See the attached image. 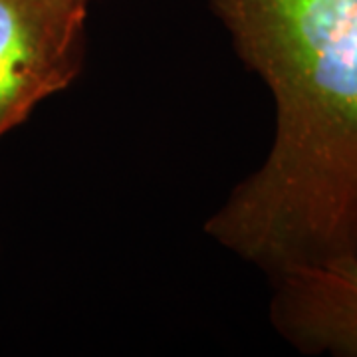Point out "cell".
I'll return each instance as SVG.
<instances>
[{
    "mask_svg": "<svg viewBox=\"0 0 357 357\" xmlns=\"http://www.w3.org/2000/svg\"><path fill=\"white\" fill-rule=\"evenodd\" d=\"M274 103L264 161L206 234L274 278L357 258V0H206Z\"/></svg>",
    "mask_w": 357,
    "mask_h": 357,
    "instance_id": "cell-1",
    "label": "cell"
},
{
    "mask_svg": "<svg viewBox=\"0 0 357 357\" xmlns=\"http://www.w3.org/2000/svg\"><path fill=\"white\" fill-rule=\"evenodd\" d=\"M270 321L307 356L357 357V258H332L270 278Z\"/></svg>",
    "mask_w": 357,
    "mask_h": 357,
    "instance_id": "cell-3",
    "label": "cell"
},
{
    "mask_svg": "<svg viewBox=\"0 0 357 357\" xmlns=\"http://www.w3.org/2000/svg\"><path fill=\"white\" fill-rule=\"evenodd\" d=\"M89 0H0V137L84 64Z\"/></svg>",
    "mask_w": 357,
    "mask_h": 357,
    "instance_id": "cell-2",
    "label": "cell"
}]
</instances>
